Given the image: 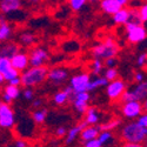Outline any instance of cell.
Listing matches in <instances>:
<instances>
[{
  "mask_svg": "<svg viewBox=\"0 0 147 147\" xmlns=\"http://www.w3.org/2000/svg\"><path fill=\"white\" fill-rule=\"evenodd\" d=\"M47 73L48 68L44 66H38V67H27L25 71H22L20 74V81L21 86L24 87H34L38 85L42 84L47 79Z\"/></svg>",
  "mask_w": 147,
  "mask_h": 147,
  "instance_id": "cell-1",
  "label": "cell"
},
{
  "mask_svg": "<svg viewBox=\"0 0 147 147\" xmlns=\"http://www.w3.org/2000/svg\"><path fill=\"white\" fill-rule=\"evenodd\" d=\"M147 137V127L140 126L137 121L128 122L121 129V138L126 142L142 144Z\"/></svg>",
  "mask_w": 147,
  "mask_h": 147,
  "instance_id": "cell-2",
  "label": "cell"
},
{
  "mask_svg": "<svg viewBox=\"0 0 147 147\" xmlns=\"http://www.w3.org/2000/svg\"><path fill=\"white\" fill-rule=\"evenodd\" d=\"M91 52H92V55L94 58L105 60L107 58L115 57L119 52V47L112 38H107L102 42L95 45L91 50Z\"/></svg>",
  "mask_w": 147,
  "mask_h": 147,
  "instance_id": "cell-3",
  "label": "cell"
},
{
  "mask_svg": "<svg viewBox=\"0 0 147 147\" xmlns=\"http://www.w3.org/2000/svg\"><path fill=\"white\" fill-rule=\"evenodd\" d=\"M16 124V114L9 104L3 102L0 105V128L9 129Z\"/></svg>",
  "mask_w": 147,
  "mask_h": 147,
  "instance_id": "cell-4",
  "label": "cell"
},
{
  "mask_svg": "<svg viewBox=\"0 0 147 147\" xmlns=\"http://www.w3.org/2000/svg\"><path fill=\"white\" fill-rule=\"evenodd\" d=\"M126 82L122 79H114L112 81H108L106 85V94L108 96L109 100L115 101L119 100L120 96L122 95V93L126 90Z\"/></svg>",
  "mask_w": 147,
  "mask_h": 147,
  "instance_id": "cell-5",
  "label": "cell"
},
{
  "mask_svg": "<svg viewBox=\"0 0 147 147\" xmlns=\"http://www.w3.org/2000/svg\"><path fill=\"white\" fill-rule=\"evenodd\" d=\"M122 104H124L122 107H121L122 115H124L126 119H128V120L137 119L145 109V107L141 104V101H138V100H131V101L122 102Z\"/></svg>",
  "mask_w": 147,
  "mask_h": 147,
  "instance_id": "cell-6",
  "label": "cell"
},
{
  "mask_svg": "<svg viewBox=\"0 0 147 147\" xmlns=\"http://www.w3.org/2000/svg\"><path fill=\"white\" fill-rule=\"evenodd\" d=\"M91 82V77L88 73H79V74L73 76L69 79V87L73 90L74 93L78 92H88V86Z\"/></svg>",
  "mask_w": 147,
  "mask_h": 147,
  "instance_id": "cell-7",
  "label": "cell"
},
{
  "mask_svg": "<svg viewBox=\"0 0 147 147\" xmlns=\"http://www.w3.org/2000/svg\"><path fill=\"white\" fill-rule=\"evenodd\" d=\"M48 59H50V55L44 47H34L28 54V63L32 67L44 66Z\"/></svg>",
  "mask_w": 147,
  "mask_h": 147,
  "instance_id": "cell-8",
  "label": "cell"
},
{
  "mask_svg": "<svg viewBox=\"0 0 147 147\" xmlns=\"http://www.w3.org/2000/svg\"><path fill=\"white\" fill-rule=\"evenodd\" d=\"M147 31L144 25L134 26L132 30L127 32V40L129 44H140L146 40Z\"/></svg>",
  "mask_w": 147,
  "mask_h": 147,
  "instance_id": "cell-9",
  "label": "cell"
},
{
  "mask_svg": "<svg viewBox=\"0 0 147 147\" xmlns=\"http://www.w3.org/2000/svg\"><path fill=\"white\" fill-rule=\"evenodd\" d=\"M11 66L13 67L14 69H17L18 72H22L25 71L28 66H30V63H28V54L25 53V52H18L16 53L11 59Z\"/></svg>",
  "mask_w": 147,
  "mask_h": 147,
  "instance_id": "cell-10",
  "label": "cell"
},
{
  "mask_svg": "<svg viewBox=\"0 0 147 147\" xmlns=\"http://www.w3.org/2000/svg\"><path fill=\"white\" fill-rule=\"evenodd\" d=\"M68 78V71L64 67H53L48 69L47 79L53 84H63Z\"/></svg>",
  "mask_w": 147,
  "mask_h": 147,
  "instance_id": "cell-11",
  "label": "cell"
},
{
  "mask_svg": "<svg viewBox=\"0 0 147 147\" xmlns=\"http://www.w3.org/2000/svg\"><path fill=\"white\" fill-rule=\"evenodd\" d=\"M22 6V0H0V11L3 14L17 12Z\"/></svg>",
  "mask_w": 147,
  "mask_h": 147,
  "instance_id": "cell-12",
  "label": "cell"
},
{
  "mask_svg": "<svg viewBox=\"0 0 147 147\" xmlns=\"http://www.w3.org/2000/svg\"><path fill=\"white\" fill-rule=\"evenodd\" d=\"M20 95V88L19 86H13V85H7V86L4 88V92L1 94V96L0 98H3V102H6V104H9L18 99Z\"/></svg>",
  "mask_w": 147,
  "mask_h": 147,
  "instance_id": "cell-13",
  "label": "cell"
},
{
  "mask_svg": "<svg viewBox=\"0 0 147 147\" xmlns=\"http://www.w3.org/2000/svg\"><path fill=\"white\" fill-rule=\"evenodd\" d=\"M20 51L19 45L17 42H5L3 45H0V57L1 58H8L11 59L16 53Z\"/></svg>",
  "mask_w": 147,
  "mask_h": 147,
  "instance_id": "cell-14",
  "label": "cell"
},
{
  "mask_svg": "<svg viewBox=\"0 0 147 147\" xmlns=\"http://www.w3.org/2000/svg\"><path fill=\"white\" fill-rule=\"evenodd\" d=\"M99 5H100V9L105 14H108V16H113L117 11L121 8V6L118 4L117 0H100Z\"/></svg>",
  "mask_w": 147,
  "mask_h": 147,
  "instance_id": "cell-15",
  "label": "cell"
},
{
  "mask_svg": "<svg viewBox=\"0 0 147 147\" xmlns=\"http://www.w3.org/2000/svg\"><path fill=\"white\" fill-rule=\"evenodd\" d=\"M12 34H13V28L5 19L4 16H0V42L8 40Z\"/></svg>",
  "mask_w": 147,
  "mask_h": 147,
  "instance_id": "cell-16",
  "label": "cell"
},
{
  "mask_svg": "<svg viewBox=\"0 0 147 147\" xmlns=\"http://www.w3.org/2000/svg\"><path fill=\"white\" fill-rule=\"evenodd\" d=\"M100 132V127L99 126H90L87 125L84 129L80 131L79 137L82 141H87L94 138H98V134Z\"/></svg>",
  "mask_w": 147,
  "mask_h": 147,
  "instance_id": "cell-17",
  "label": "cell"
},
{
  "mask_svg": "<svg viewBox=\"0 0 147 147\" xmlns=\"http://www.w3.org/2000/svg\"><path fill=\"white\" fill-rule=\"evenodd\" d=\"M86 126H87V124H86V121L84 120V121H80L79 124L76 125L74 127H72V128L66 133V144H67V145H71L72 142H74L76 139L79 137L80 131L84 129Z\"/></svg>",
  "mask_w": 147,
  "mask_h": 147,
  "instance_id": "cell-18",
  "label": "cell"
},
{
  "mask_svg": "<svg viewBox=\"0 0 147 147\" xmlns=\"http://www.w3.org/2000/svg\"><path fill=\"white\" fill-rule=\"evenodd\" d=\"M132 92H133L134 96H136V100L145 101L146 96H147V82L146 81L138 82L136 86L132 88Z\"/></svg>",
  "mask_w": 147,
  "mask_h": 147,
  "instance_id": "cell-19",
  "label": "cell"
},
{
  "mask_svg": "<svg viewBox=\"0 0 147 147\" xmlns=\"http://www.w3.org/2000/svg\"><path fill=\"white\" fill-rule=\"evenodd\" d=\"M128 9L127 7H121L119 11H117L112 16V20L117 25H125L127 18H128Z\"/></svg>",
  "mask_w": 147,
  "mask_h": 147,
  "instance_id": "cell-20",
  "label": "cell"
},
{
  "mask_svg": "<svg viewBox=\"0 0 147 147\" xmlns=\"http://www.w3.org/2000/svg\"><path fill=\"white\" fill-rule=\"evenodd\" d=\"M85 114V121H86L87 125H95L98 121H99V114H98L96 109L94 107H90L86 109Z\"/></svg>",
  "mask_w": 147,
  "mask_h": 147,
  "instance_id": "cell-21",
  "label": "cell"
},
{
  "mask_svg": "<svg viewBox=\"0 0 147 147\" xmlns=\"http://www.w3.org/2000/svg\"><path fill=\"white\" fill-rule=\"evenodd\" d=\"M47 114H48V112L46 108H38L32 113V119L35 124H42L47 119Z\"/></svg>",
  "mask_w": 147,
  "mask_h": 147,
  "instance_id": "cell-22",
  "label": "cell"
},
{
  "mask_svg": "<svg viewBox=\"0 0 147 147\" xmlns=\"http://www.w3.org/2000/svg\"><path fill=\"white\" fill-rule=\"evenodd\" d=\"M19 42L22 46L28 47V46H31V45H33L35 42V36L31 32H24V33H21L19 35Z\"/></svg>",
  "mask_w": 147,
  "mask_h": 147,
  "instance_id": "cell-23",
  "label": "cell"
},
{
  "mask_svg": "<svg viewBox=\"0 0 147 147\" xmlns=\"http://www.w3.org/2000/svg\"><path fill=\"white\" fill-rule=\"evenodd\" d=\"M126 24H133V25H144L139 13H138V8H129L128 9V18Z\"/></svg>",
  "mask_w": 147,
  "mask_h": 147,
  "instance_id": "cell-24",
  "label": "cell"
},
{
  "mask_svg": "<svg viewBox=\"0 0 147 147\" xmlns=\"http://www.w3.org/2000/svg\"><path fill=\"white\" fill-rule=\"evenodd\" d=\"M72 104H73L74 109L80 114H84L86 112V109L88 108V101L82 100V99H77V98H74V99L72 100Z\"/></svg>",
  "mask_w": 147,
  "mask_h": 147,
  "instance_id": "cell-25",
  "label": "cell"
},
{
  "mask_svg": "<svg viewBox=\"0 0 147 147\" xmlns=\"http://www.w3.org/2000/svg\"><path fill=\"white\" fill-rule=\"evenodd\" d=\"M107 82H108V81H107L104 77H96V78H94V80H91V82H90L88 92H90V91H93V90H96V88H100V87L106 86Z\"/></svg>",
  "mask_w": 147,
  "mask_h": 147,
  "instance_id": "cell-26",
  "label": "cell"
},
{
  "mask_svg": "<svg viewBox=\"0 0 147 147\" xmlns=\"http://www.w3.org/2000/svg\"><path fill=\"white\" fill-rule=\"evenodd\" d=\"M53 101H54V104H57L59 106H63L68 101V95L66 94L65 91H59V92H57L54 94Z\"/></svg>",
  "mask_w": 147,
  "mask_h": 147,
  "instance_id": "cell-27",
  "label": "cell"
},
{
  "mask_svg": "<svg viewBox=\"0 0 147 147\" xmlns=\"http://www.w3.org/2000/svg\"><path fill=\"white\" fill-rule=\"evenodd\" d=\"M98 140L100 141V144L104 146L106 144H108L109 141L113 140V136L111 131H100L99 134H98Z\"/></svg>",
  "mask_w": 147,
  "mask_h": 147,
  "instance_id": "cell-28",
  "label": "cell"
},
{
  "mask_svg": "<svg viewBox=\"0 0 147 147\" xmlns=\"http://www.w3.org/2000/svg\"><path fill=\"white\" fill-rule=\"evenodd\" d=\"M91 69H92V73H93L94 76H99L100 73L102 72V69H104V63H102V60L94 58L93 63L91 65Z\"/></svg>",
  "mask_w": 147,
  "mask_h": 147,
  "instance_id": "cell-29",
  "label": "cell"
},
{
  "mask_svg": "<svg viewBox=\"0 0 147 147\" xmlns=\"http://www.w3.org/2000/svg\"><path fill=\"white\" fill-rule=\"evenodd\" d=\"M19 76H20V72H18L17 69H14L12 66L3 73V78H4V80L7 81V82H8L9 80H12V79H14V78L19 77Z\"/></svg>",
  "mask_w": 147,
  "mask_h": 147,
  "instance_id": "cell-30",
  "label": "cell"
},
{
  "mask_svg": "<svg viewBox=\"0 0 147 147\" xmlns=\"http://www.w3.org/2000/svg\"><path fill=\"white\" fill-rule=\"evenodd\" d=\"M118 76H119V73H118V69L115 67H109V68L106 67V69L104 72V78L107 81H112V80L117 79Z\"/></svg>",
  "mask_w": 147,
  "mask_h": 147,
  "instance_id": "cell-31",
  "label": "cell"
},
{
  "mask_svg": "<svg viewBox=\"0 0 147 147\" xmlns=\"http://www.w3.org/2000/svg\"><path fill=\"white\" fill-rule=\"evenodd\" d=\"M120 124H121L120 119H112V120H109L108 122H106V124H104L99 127H100V131H111V129L117 128L118 126H120Z\"/></svg>",
  "mask_w": 147,
  "mask_h": 147,
  "instance_id": "cell-32",
  "label": "cell"
},
{
  "mask_svg": "<svg viewBox=\"0 0 147 147\" xmlns=\"http://www.w3.org/2000/svg\"><path fill=\"white\" fill-rule=\"evenodd\" d=\"M69 7L72 8V11L78 12L80 11L85 5L87 4V0H67Z\"/></svg>",
  "mask_w": 147,
  "mask_h": 147,
  "instance_id": "cell-33",
  "label": "cell"
},
{
  "mask_svg": "<svg viewBox=\"0 0 147 147\" xmlns=\"http://www.w3.org/2000/svg\"><path fill=\"white\" fill-rule=\"evenodd\" d=\"M138 13H139V17H140L142 24H146V21H147V5H146V3H144L138 8Z\"/></svg>",
  "mask_w": 147,
  "mask_h": 147,
  "instance_id": "cell-34",
  "label": "cell"
},
{
  "mask_svg": "<svg viewBox=\"0 0 147 147\" xmlns=\"http://www.w3.org/2000/svg\"><path fill=\"white\" fill-rule=\"evenodd\" d=\"M11 67V60L8 58H1L0 57V73H3Z\"/></svg>",
  "mask_w": 147,
  "mask_h": 147,
  "instance_id": "cell-35",
  "label": "cell"
},
{
  "mask_svg": "<svg viewBox=\"0 0 147 147\" xmlns=\"http://www.w3.org/2000/svg\"><path fill=\"white\" fill-rule=\"evenodd\" d=\"M22 96L24 99L27 100V101H31L32 99H34V92L31 87H25V90H24L22 92Z\"/></svg>",
  "mask_w": 147,
  "mask_h": 147,
  "instance_id": "cell-36",
  "label": "cell"
},
{
  "mask_svg": "<svg viewBox=\"0 0 147 147\" xmlns=\"http://www.w3.org/2000/svg\"><path fill=\"white\" fill-rule=\"evenodd\" d=\"M84 147H102V145L98 140V138H94L87 141H84Z\"/></svg>",
  "mask_w": 147,
  "mask_h": 147,
  "instance_id": "cell-37",
  "label": "cell"
},
{
  "mask_svg": "<svg viewBox=\"0 0 147 147\" xmlns=\"http://www.w3.org/2000/svg\"><path fill=\"white\" fill-rule=\"evenodd\" d=\"M117 64H118V59H117L115 57L105 59V66H106L107 68H109V67H115Z\"/></svg>",
  "mask_w": 147,
  "mask_h": 147,
  "instance_id": "cell-38",
  "label": "cell"
},
{
  "mask_svg": "<svg viewBox=\"0 0 147 147\" xmlns=\"http://www.w3.org/2000/svg\"><path fill=\"white\" fill-rule=\"evenodd\" d=\"M137 122L140 126H142V127H147V114L146 113H141L137 118Z\"/></svg>",
  "mask_w": 147,
  "mask_h": 147,
  "instance_id": "cell-39",
  "label": "cell"
},
{
  "mask_svg": "<svg viewBox=\"0 0 147 147\" xmlns=\"http://www.w3.org/2000/svg\"><path fill=\"white\" fill-rule=\"evenodd\" d=\"M146 61H147V54H146V52H144V53H141V54L138 57L137 65H138L139 67H142V66L146 65Z\"/></svg>",
  "mask_w": 147,
  "mask_h": 147,
  "instance_id": "cell-40",
  "label": "cell"
},
{
  "mask_svg": "<svg viewBox=\"0 0 147 147\" xmlns=\"http://www.w3.org/2000/svg\"><path fill=\"white\" fill-rule=\"evenodd\" d=\"M144 3V0H129L128 5L131 6V8H139Z\"/></svg>",
  "mask_w": 147,
  "mask_h": 147,
  "instance_id": "cell-41",
  "label": "cell"
},
{
  "mask_svg": "<svg viewBox=\"0 0 147 147\" xmlns=\"http://www.w3.org/2000/svg\"><path fill=\"white\" fill-rule=\"evenodd\" d=\"M134 80H136L137 82L145 81V72H142V71H138L136 74H134Z\"/></svg>",
  "mask_w": 147,
  "mask_h": 147,
  "instance_id": "cell-42",
  "label": "cell"
},
{
  "mask_svg": "<svg viewBox=\"0 0 147 147\" xmlns=\"http://www.w3.org/2000/svg\"><path fill=\"white\" fill-rule=\"evenodd\" d=\"M66 133H67V131H66V127H64V126H60V127H58L57 128V131H55V134L58 137H65L66 136Z\"/></svg>",
  "mask_w": 147,
  "mask_h": 147,
  "instance_id": "cell-43",
  "label": "cell"
},
{
  "mask_svg": "<svg viewBox=\"0 0 147 147\" xmlns=\"http://www.w3.org/2000/svg\"><path fill=\"white\" fill-rule=\"evenodd\" d=\"M14 147H28V142L24 139H17L14 142Z\"/></svg>",
  "mask_w": 147,
  "mask_h": 147,
  "instance_id": "cell-44",
  "label": "cell"
},
{
  "mask_svg": "<svg viewBox=\"0 0 147 147\" xmlns=\"http://www.w3.org/2000/svg\"><path fill=\"white\" fill-rule=\"evenodd\" d=\"M44 100L41 99V98H36V99H32V106L35 107V108H38V107H41Z\"/></svg>",
  "mask_w": 147,
  "mask_h": 147,
  "instance_id": "cell-45",
  "label": "cell"
},
{
  "mask_svg": "<svg viewBox=\"0 0 147 147\" xmlns=\"http://www.w3.org/2000/svg\"><path fill=\"white\" fill-rule=\"evenodd\" d=\"M27 6H36L41 3V0H22Z\"/></svg>",
  "mask_w": 147,
  "mask_h": 147,
  "instance_id": "cell-46",
  "label": "cell"
},
{
  "mask_svg": "<svg viewBox=\"0 0 147 147\" xmlns=\"http://www.w3.org/2000/svg\"><path fill=\"white\" fill-rule=\"evenodd\" d=\"M8 84H9V85H13V86H20V85H21L20 76H19V77H17V78H14V79H12V80H9V81H8Z\"/></svg>",
  "mask_w": 147,
  "mask_h": 147,
  "instance_id": "cell-47",
  "label": "cell"
},
{
  "mask_svg": "<svg viewBox=\"0 0 147 147\" xmlns=\"http://www.w3.org/2000/svg\"><path fill=\"white\" fill-rule=\"evenodd\" d=\"M124 147H144V146L138 142H126L124 145Z\"/></svg>",
  "mask_w": 147,
  "mask_h": 147,
  "instance_id": "cell-48",
  "label": "cell"
},
{
  "mask_svg": "<svg viewBox=\"0 0 147 147\" xmlns=\"http://www.w3.org/2000/svg\"><path fill=\"white\" fill-rule=\"evenodd\" d=\"M117 1H118V4H119L121 7H126V6L128 5L129 0H117Z\"/></svg>",
  "mask_w": 147,
  "mask_h": 147,
  "instance_id": "cell-49",
  "label": "cell"
},
{
  "mask_svg": "<svg viewBox=\"0 0 147 147\" xmlns=\"http://www.w3.org/2000/svg\"><path fill=\"white\" fill-rule=\"evenodd\" d=\"M4 81H5V80H4V78H3V74L0 73V86H1V85L4 84Z\"/></svg>",
  "mask_w": 147,
  "mask_h": 147,
  "instance_id": "cell-50",
  "label": "cell"
},
{
  "mask_svg": "<svg viewBox=\"0 0 147 147\" xmlns=\"http://www.w3.org/2000/svg\"><path fill=\"white\" fill-rule=\"evenodd\" d=\"M87 1H91V3H94V1H98V0H87Z\"/></svg>",
  "mask_w": 147,
  "mask_h": 147,
  "instance_id": "cell-51",
  "label": "cell"
},
{
  "mask_svg": "<svg viewBox=\"0 0 147 147\" xmlns=\"http://www.w3.org/2000/svg\"><path fill=\"white\" fill-rule=\"evenodd\" d=\"M0 96H1V92H0Z\"/></svg>",
  "mask_w": 147,
  "mask_h": 147,
  "instance_id": "cell-52",
  "label": "cell"
},
{
  "mask_svg": "<svg viewBox=\"0 0 147 147\" xmlns=\"http://www.w3.org/2000/svg\"><path fill=\"white\" fill-rule=\"evenodd\" d=\"M0 105H1V101H0Z\"/></svg>",
  "mask_w": 147,
  "mask_h": 147,
  "instance_id": "cell-53",
  "label": "cell"
}]
</instances>
